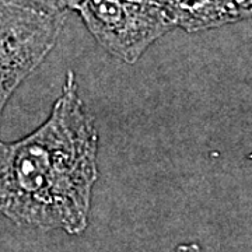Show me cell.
<instances>
[{"instance_id":"6da1fadb","label":"cell","mask_w":252,"mask_h":252,"mask_svg":"<svg viewBox=\"0 0 252 252\" xmlns=\"http://www.w3.org/2000/svg\"><path fill=\"white\" fill-rule=\"evenodd\" d=\"M98 180V132L69 70L45 122L0 140V216L20 227L81 234Z\"/></svg>"},{"instance_id":"5b68a950","label":"cell","mask_w":252,"mask_h":252,"mask_svg":"<svg viewBox=\"0 0 252 252\" xmlns=\"http://www.w3.org/2000/svg\"><path fill=\"white\" fill-rule=\"evenodd\" d=\"M28 9L44 13L48 16H66V13L76 9L79 0H14Z\"/></svg>"},{"instance_id":"8992f818","label":"cell","mask_w":252,"mask_h":252,"mask_svg":"<svg viewBox=\"0 0 252 252\" xmlns=\"http://www.w3.org/2000/svg\"><path fill=\"white\" fill-rule=\"evenodd\" d=\"M154 3H157V4H160L161 7L167 10L170 14H171V17L174 18V16L182 10L185 6H188L189 3L192 1V0H152Z\"/></svg>"},{"instance_id":"7a4b0ae2","label":"cell","mask_w":252,"mask_h":252,"mask_svg":"<svg viewBox=\"0 0 252 252\" xmlns=\"http://www.w3.org/2000/svg\"><path fill=\"white\" fill-rule=\"evenodd\" d=\"M74 11L99 45L129 64L177 28L171 14L152 0H79Z\"/></svg>"},{"instance_id":"277c9868","label":"cell","mask_w":252,"mask_h":252,"mask_svg":"<svg viewBox=\"0 0 252 252\" xmlns=\"http://www.w3.org/2000/svg\"><path fill=\"white\" fill-rule=\"evenodd\" d=\"M252 18V0H192L174 21L187 32H198Z\"/></svg>"},{"instance_id":"3957f363","label":"cell","mask_w":252,"mask_h":252,"mask_svg":"<svg viewBox=\"0 0 252 252\" xmlns=\"http://www.w3.org/2000/svg\"><path fill=\"white\" fill-rule=\"evenodd\" d=\"M64 16H48L0 0V117L20 84L54 49Z\"/></svg>"}]
</instances>
